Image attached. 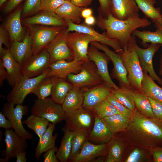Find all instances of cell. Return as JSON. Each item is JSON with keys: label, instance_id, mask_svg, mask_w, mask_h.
Listing matches in <instances>:
<instances>
[{"label": "cell", "instance_id": "6da1fadb", "mask_svg": "<svg viewBox=\"0 0 162 162\" xmlns=\"http://www.w3.org/2000/svg\"><path fill=\"white\" fill-rule=\"evenodd\" d=\"M123 140L127 144L148 150L162 145V121L147 117L136 108L124 131Z\"/></svg>", "mask_w": 162, "mask_h": 162}, {"label": "cell", "instance_id": "7a4b0ae2", "mask_svg": "<svg viewBox=\"0 0 162 162\" xmlns=\"http://www.w3.org/2000/svg\"><path fill=\"white\" fill-rule=\"evenodd\" d=\"M151 22L145 18L140 17L139 13L134 17L126 20H121L115 17L112 13L103 17L100 15L98 24L106 30V34L109 38L118 40L123 49L128 46L133 32L137 28L147 27Z\"/></svg>", "mask_w": 162, "mask_h": 162}, {"label": "cell", "instance_id": "3957f363", "mask_svg": "<svg viewBox=\"0 0 162 162\" xmlns=\"http://www.w3.org/2000/svg\"><path fill=\"white\" fill-rule=\"evenodd\" d=\"M134 35L132 34L128 46L123 49L122 55L123 62L128 72V79L133 91H141L143 73L133 44Z\"/></svg>", "mask_w": 162, "mask_h": 162}, {"label": "cell", "instance_id": "277c9868", "mask_svg": "<svg viewBox=\"0 0 162 162\" xmlns=\"http://www.w3.org/2000/svg\"><path fill=\"white\" fill-rule=\"evenodd\" d=\"M32 41L33 55L46 49L64 29L65 26H28Z\"/></svg>", "mask_w": 162, "mask_h": 162}, {"label": "cell", "instance_id": "5b68a950", "mask_svg": "<svg viewBox=\"0 0 162 162\" xmlns=\"http://www.w3.org/2000/svg\"><path fill=\"white\" fill-rule=\"evenodd\" d=\"M66 80L73 86L81 89L91 88L103 83L95 64L89 60L83 63L78 73L69 74Z\"/></svg>", "mask_w": 162, "mask_h": 162}, {"label": "cell", "instance_id": "8992f818", "mask_svg": "<svg viewBox=\"0 0 162 162\" xmlns=\"http://www.w3.org/2000/svg\"><path fill=\"white\" fill-rule=\"evenodd\" d=\"M31 114L44 118L50 122L56 124L64 120L65 113L61 104L47 97L34 100Z\"/></svg>", "mask_w": 162, "mask_h": 162}, {"label": "cell", "instance_id": "52a82bcc", "mask_svg": "<svg viewBox=\"0 0 162 162\" xmlns=\"http://www.w3.org/2000/svg\"><path fill=\"white\" fill-rule=\"evenodd\" d=\"M98 50H101L108 56L113 65L111 76L118 81L119 88L129 89L133 90L128 79V72L124 65L122 55L113 51L107 45L96 41L90 43Z\"/></svg>", "mask_w": 162, "mask_h": 162}, {"label": "cell", "instance_id": "ba28073f", "mask_svg": "<svg viewBox=\"0 0 162 162\" xmlns=\"http://www.w3.org/2000/svg\"><path fill=\"white\" fill-rule=\"evenodd\" d=\"M49 70V68L41 74L33 77L22 75L7 95L8 102L14 105L22 104L26 96L32 93L38 84L47 76Z\"/></svg>", "mask_w": 162, "mask_h": 162}, {"label": "cell", "instance_id": "9c48e42d", "mask_svg": "<svg viewBox=\"0 0 162 162\" xmlns=\"http://www.w3.org/2000/svg\"><path fill=\"white\" fill-rule=\"evenodd\" d=\"M14 104L8 102L5 103L2 108V113L11 122L13 129L15 133L22 138L26 140L33 137L32 134L24 128L22 118L28 110V107L22 104Z\"/></svg>", "mask_w": 162, "mask_h": 162}, {"label": "cell", "instance_id": "30bf717a", "mask_svg": "<svg viewBox=\"0 0 162 162\" xmlns=\"http://www.w3.org/2000/svg\"><path fill=\"white\" fill-rule=\"evenodd\" d=\"M67 41L74 54V60L77 61L89 60L88 56V45L92 41H96L94 38L88 34L74 31L68 33Z\"/></svg>", "mask_w": 162, "mask_h": 162}, {"label": "cell", "instance_id": "8fae6325", "mask_svg": "<svg viewBox=\"0 0 162 162\" xmlns=\"http://www.w3.org/2000/svg\"><path fill=\"white\" fill-rule=\"evenodd\" d=\"M136 36L133 38V44L138 56L140 64L143 72L148 73L154 80H156L162 87V80L155 72L153 65V58L155 53L162 45L158 44L151 43L146 49L139 47L136 43Z\"/></svg>", "mask_w": 162, "mask_h": 162}, {"label": "cell", "instance_id": "7c38bea8", "mask_svg": "<svg viewBox=\"0 0 162 162\" xmlns=\"http://www.w3.org/2000/svg\"><path fill=\"white\" fill-rule=\"evenodd\" d=\"M91 110L82 106L73 111L65 112L66 126L74 132L84 130L89 133L92 121Z\"/></svg>", "mask_w": 162, "mask_h": 162}, {"label": "cell", "instance_id": "4fadbf2b", "mask_svg": "<svg viewBox=\"0 0 162 162\" xmlns=\"http://www.w3.org/2000/svg\"><path fill=\"white\" fill-rule=\"evenodd\" d=\"M68 32L64 29L46 48L50 56L51 64L59 60L71 61L74 59V54L67 43Z\"/></svg>", "mask_w": 162, "mask_h": 162}, {"label": "cell", "instance_id": "5bb4252c", "mask_svg": "<svg viewBox=\"0 0 162 162\" xmlns=\"http://www.w3.org/2000/svg\"><path fill=\"white\" fill-rule=\"evenodd\" d=\"M51 64L49 55L45 49L33 55L21 65L22 75L29 78L38 76L46 71Z\"/></svg>", "mask_w": 162, "mask_h": 162}, {"label": "cell", "instance_id": "9a60e30c", "mask_svg": "<svg viewBox=\"0 0 162 162\" xmlns=\"http://www.w3.org/2000/svg\"><path fill=\"white\" fill-rule=\"evenodd\" d=\"M64 20L68 26L66 30L68 32L75 31L88 34L94 38L96 41L110 46L116 52L120 54L122 53L123 50L119 42L116 40L109 38L106 33L100 34L95 31L92 27L85 24H76L69 20Z\"/></svg>", "mask_w": 162, "mask_h": 162}, {"label": "cell", "instance_id": "2e32d148", "mask_svg": "<svg viewBox=\"0 0 162 162\" xmlns=\"http://www.w3.org/2000/svg\"><path fill=\"white\" fill-rule=\"evenodd\" d=\"M88 59L95 64L103 83L111 88H118L119 87L112 80L109 72L108 65L110 60L108 56L91 45L88 48Z\"/></svg>", "mask_w": 162, "mask_h": 162}, {"label": "cell", "instance_id": "e0dca14e", "mask_svg": "<svg viewBox=\"0 0 162 162\" xmlns=\"http://www.w3.org/2000/svg\"><path fill=\"white\" fill-rule=\"evenodd\" d=\"M4 141L5 148L3 154L4 159H0V162H8L9 159L16 157L19 153L25 151L28 147L26 140L17 134L12 129L5 130Z\"/></svg>", "mask_w": 162, "mask_h": 162}, {"label": "cell", "instance_id": "ac0fdd59", "mask_svg": "<svg viewBox=\"0 0 162 162\" xmlns=\"http://www.w3.org/2000/svg\"><path fill=\"white\" fill-rule=\"evenodd\" d=\"M86 61L60 60L51 64L46 77H55L66 79L70 74H77L81 70L83 63Z\"/></svg>", "mask_w": 162, "mask_h": 162}, {"label": "cell", "instance_id": "d6986e66", "mask_svg": "<svg viewBox=\"0 0 162 162\" xmlns=\"http://www.w3.org/2000/svg\"><path fill=\"white\" fill-rule=\"evenodd\" d=\"M112 89L103 83L91 88L82 89L84 97L82 106L92 110L98 104L106 99Z\"/></svg>", "mask_w": 162, "mask_h": 162}, {"label": "cell", "instance_id": "ffe728a7", "mask_svg": "<svg viewBox=\"0 0 162 162\" xmlns=\"http://www.w3.org/2000/svg\"><path fill=\"white\" fill-rule=\"evenodd\" d=\"M109 142L108 143L94 144L87 140L80 152L69 160L72 162L90 161L105 154L108 148Z\"/></svg>", "mask_w": 162, "mask_h": 162}, {"label": "cell", "instance_id": "44dd1931", "mask_svg": "<svg viewBox=\"0 0 162 162\" xmlns=\"http://www.w3.org/2000/svg\"><path fill=\"white\" fill-rule=\"evenodd\" d=\"M32 41L29 32L21 41H13L9 50L15 59L22 65L33 55Z\"/></svg>", "mask_w": 162, "mask_h": 162}, {"label": "cell", "instance_id": "7402d4cb", "mask_svg": "<svg viewBox=\"0 0 162 162\" xmlns=\"http://www.w3.org/2000/svg\"><path fill=\"white\" fill-rule=\"evenodd\" d=\"M113 15L121 20L134 17L139 13V9L134 0H111Z\"/></svg>", "mask_w": 162, "mask_h": 162}, {"label": "cell", "instance_id": "603a6c76", "mask_svg": "<svg viewBox=\"0 0 162 162\" xmlns=\"http://www.w3.org/2000/svg\"><path fill=\"white\" fill-rule=\"evenodd\" d=\"M23 23L28 26L40 25L46 26H65L67 23L63 19L55 13L42 11L34 16L23 20Z\"/></svg>", "mask_w": 162, "mask_h": 162}, {"label": "cell", "instance_id": "cb8c5ba5", "mask_svg": "<svg viewBox=\"0 0 162 162\" xmlns=\"http://www.w3.org/2000/svg\"><path fill=\"white\" fill-rule=\"evenodd\" d=\"M1 59L8 73V83L13 88L22 76L21 65L14 58L9 49L6 48L5 52Z\"/></svg>", "mask_w": 162, "mask_h": 162}, {"label": "cell", "instance_id": "d4e9b609", "mask_svg": "<svg viewBox=\"0 0 162 162\" xmlns=\"http://www.w3.org/2000/svg\"><path fill=\"white\" fill-rule=\"evenodd\" d=\"M21 10L17 9L8 17L5 23L4 28L13 42L21 41L25 37L21 21Z\"/></svg>", "mask_w": 162, "mask_h": 162}, {"label": "cell", "instance_id": "484cf974", "mask_svg": "<svg viewBox=\"0 0 162 162\" xmlns=\"http://www.w3.org/2000/svg\"><path fill=\"white\" fill-rule=\"evenodd\" d=\"M114 135L101 119L95 116L93 126L88 138L95 142L108 143Z\"/></svg>", "mask_w": 162, "mask_h": 162}, {"label": "cell", "instance_id": "4316f807", "mask_svg": "<svg viewBox=\"0 0 162 162\" xmlns=\"http://www.w3.org/2000/svg\"><path fill=\"white\" fill-rule=\"evenodd\" d=\"M55 124L50 122L48 128L44 134L39 138L35 149V157L37 161L39 159L42 153L55 147L57 134L53 135Z\"/></svg>", "mask_w": 162, "mask_h": 162}, {"label": "cell", "instance_id": "83f0119b", "mask_svg": "<svg viewBox=\"0 0 162 162\" xmlns=\"http://www.w3.org/2000/svg\"><path fill=\"white\" fill-rule=\"evenodd\" d=\"M82 9V8L75 5L70 1L64 0L55 13L64 20L68 19L74 23L79 24L81 21Z\"/></svg>", "mask_w": 162, "mask_h": 162}, {"label": "cell", "instance_id": "f1b7e54d", "mask_svg": "<svg viewBox=\"0 0 162 162\" xmlns=\"http://www.w3.org/2000/svg\"><path fill=\"white\" fill-rule=\"evenodd\" d=\"M83 100L82 89L73 86L66 95L62 105L65 112H68L82 107Z\"/></svg>", "mask_w": 162, "mask_h": 162}, {"label": "cell", "instance_id": "f546056e", "mask_svg": "<svg viewBox=\"0 0 162 162\" xmlns=\"http://www.w3.org/2000/svg\"><path fill=\"white\" fill-rule=\"evenodd\" d=\"M50 77L52 83L51 98L56 102L62 105L73 86L66 79L55 77Z\"/></svg>", "mask_w": 162, "mask_h": 162}, {"label": "cell", "instance_id": "4dcf8cb0", "mask_svg": "<svg viewBox=\"0 0 162 162\" xmlns=\"http://www.w3.org/2000/svg\"><path fill=\"white\" fill-rule=\"evenodd\" d=\"M143 73V78L140 92L162 104V87L157 85L147 73Z\"/></svg>", "mask_w": 162, "mask_h": 162}, {"label": "cell", "instance_id": "1f68e13d", "mask_svg": "<svg viewBox=\"0 0 162 162\" xmlns=\"http://www.w3.org/2000/svg\"><path fill=\"white\" fill-rule=\"evenodd\" d=\"M63 130L64 135L56 155L59 162H66L69 160L71 153L74 131L66 126Z\"/></svg>", "mask_w": 162, "mask_h": 162}, {"label": "cell", "instance_id": "d6a6232c", "mask_svg": "<svg viewBox=\"0 0 162 162\" xmlns=\"http://www.w3.org/2000/svg\"><path fill=\"white\" fill-rule=\"evenodd\" d=\"M126 144L122 139L114 137L109 142L107 155L105 161H122Z\"/></svg>", "mask_w": 162, "mask_h": 162}, {"label": "cell", "instance_id": "836d02e7", "mask_svg": "<svg viewBox=\"0 0 162 162\" xmlns=\"http://www.w3.org/2000/svg\"><path fill=\"white\" fill-rule=\"evenodd\" d=\"M114 134L123 132L128 128L130 118L121 113L101 119Z\"/></svg>", "mask_w": 162, "mask_h": 162}, {"label": "cell", "instance_id": "e575fe53", "mask_svg": "<svg viewBox=\"0 0 162 162\" xmlns=\"http://www.w3.org/2000/svg\"><path fill=\"white\" fill-rule=\"evenodd\" d=\"M132 94L136 108L147 117L156 118L153 112L148 97L135 91H133Z\"/></svg>", "mask_w": 162, "mask_h": 162}, {"label": "cell", "instance_id": "d590c367", "mask_svg": "<svg viewBox=\"0 0 162 162\" xmlns=\"http://www.w3.org/2000/svg\"><path fill=\"white\" fill-rule=\"evenodd\" d=\"M139 9L143 13L146 17L150 19L154 22L157 20L162 18L160 9L156 8V0H134Z\"/></svg>", "mask_w": 162, "mask_h": 162}, {"label": "cell", "instance_id": "8d00e7d4", "mask_svg": "<svg viewBox=\"0 0 162 162\" xmlns=\"http://www.w3.org/2000/svg\"><path fill=\"white\" fill-rule=\"evenodd\" d=\"M22 123L33 130L39 138L46 131L50 122L44 118L32 114Z\"/></svg>", "mask_w": 162, "mask_h": 162}, {"label": "cell", "instance_id": "74e56055", "mask_svg": "<svg viewBox=\"0 0 162 162\" xmlns=\"http://www.w3.org/2000/svg\"><path fill=\"white\" fill-rule=\"evenodd\" d=\"M132 34L142 40L141 44L144 47L148 46L147 43L158 44L162 45V30L156 29L155 32L140 31L135 30Z\"/></svg>", "mask_w": 162, "mask_h": 162}, {"label": "cell", "instance_id": "f35d334b", "mask_svg": "<svg viewBox=\"0 0 162 162\" xmlns=\"http://www.w3.org/2000/svg\"><path fill=\"white\" fill-rule=\"evenodd\" d=\"M133 90L124 88H112L111 92L118 100L129 110L134 112L136 108L132 95Z\"/></svg>", "mask_w": 162, "mask_h": 162}, {"label": "cell", "instance_id": "ab89813d", "mask_svg": "<svg viewBox=\"0 0 162 162\" xmlns=\"http://www.w3.org/2000/svg\"><path fill=\"white\" fill-rule=\"evenodd\" d=\"M132 148L128 152L125 158V162H142L149 161L151 155L149 150L137 146H131Z\"/></svg>", "mask_w": 162, "mask_h": 162}, {"label": "cell", "instance_id": "60d3db41", "mask_svg": "<svg viewBox=\"0 0 162 162\" xmlns=\"http://www.w3.org/2000/svg\"><path fill=\"white\" fill-rule=\"evenodd\" d=\"M91 110L94 114L95 116L101 119L120 113L117 109L106 99L98 104Z\"/></svg>", "mask_w": 162, "mask_h": 162}, {"label": "cell", "instance_id": "b9f144b4", "mask_svg": "<svg viewBox=\"0 0 162 162\" xmlns=\"http://www.w3.org/2000/svg\"><path fill=\"white\" fill-rule=\"evenodd\" d=\"M52 83L51 77H46L37 85L32 92L39 99L48 97L51 94Z\"/></svg>", "mask_w": 162, "mask_h": 162}, {"label": "cell", "instance_id": "7bdbcfd3", "mask_svg": "<svg viewBox=\"0 0 162 162\" xmlns=\"http://www.w3.org/2000/svg\"><path fill=\"white\" fill-rule=\"evenodd\" d=\"M89 133L88 132L84 130L74 132L72 150L69 160L80 152L84 143L88 138Z\"/></svg>", "mask_w": 162, "mask_h": 162}, {"label": "cell", "instance_id": "ee69618b", "mask_svg": "<svg viewBox=\"0 0 162 162\" xmlns=\"http://www.w3.org/2000/svg\"><path fill=\"white\" fill-rule=\"evenodd\" d=\"M106 99L117 109L120 113L130 118L132 117L134 112L129 110L121 104L111 92L108 96Z\"/></svg>", "mask_w": 162, "mask_h": 162}, {"label": "cell", "instance_id": "f6af8a7d", "mask_svg": "<svg viewBox=\"0 0 162 162\" xmlns=\"http://www.w3.org/2000/svg\"><path fill=\"white\" fill-rule=\"evenodd\" d=\"M41 0H26L22 15L23 16L32 14L40 11Z\"/></svg>", "mask_w": 162, "mask_h": 162}, {"label": "cell", "instance_id": "bcb514c9", "mask_svg": "<svg viewBox=\"0 0 162 162\" xmlns=\"http://www.w3.org/2000/svg\"><path fill=\"white\" fill-rule=\"evenodd\" d=\"M64 1V0H41L40 11L55 13Z\"/></svg>", "mask_w": 162, "mask_h": 162}, {"label": "cell", "instance_id": "7dc6e473", "mask_svg": "<svg viewBox=\"0 0 162 162\" xmlns=\"http://www.w3.org/2000/svg\"><path fill=\"white\" fill-rule=\"evenodd\" d=\"M6 30L2 26L0 27V55L1 58L4 54L6 50L2 47V45H4L6 48L10 49V45L7 37Z\"/></svg>", "mask_w": 162, "mask_h": 162}, {"label": "cell", "instance_id": "c3c4849f", "mask_svg": "<svg viewBox=\"0 0 162 162\" xmlns=\"http://www.w3.org/2000/svg\"><path fill=\"white\" fill-rule=\"evenodd\" d=\"M155 118L162 121V104L148 97Z\"/></svg>", "mask_w": 162, "mask_h": 162}, {"label": "cell", "instance_id": "681fc988", "mask_svg": "<svg viewBox=\"0 0 162 162\" xmlns=\"http://www.w3.org/2000/svg\"><path fill=\"white\" fill-rule=\"evenodd\" d=\"M58 149L56 147L50 149L45 152L43 155L44 162H58L56 152Z\"/></svg>", "mask_w": 162, "mask_h": 162}, {"label": "cell", "instance_id": "f907efd6", "mask_svg": "<svg viewBox=\"0 0 162 162\" xmlns=\"http://www.w3.org/2000/svg\"><path fill=\"white\" fill-rule=\"evenodd\" d=\"M154 162H162V146L154 147L149 150Z\"/></svg>", "mask_w": 162, "mask_h": 162}, {"label": "cell", "instance_id": "816d5d0a", "mask_svg": "<svg viewBox=\"0 0 162 162\" xmlns=\"http://www.w3.org/2000/svg\"><path fill=\"white\" fill-rule=\"evenodd\" d=\"M98 0L100 3V9L105 16L112 13L111 0Z\"/></svg>", "mask_w": 162, "mask_h": 162}, {"label": "cell", "instance_id": "f5cc1de1", "mask_svg": "<svg viewBox=\"0 0 162 162\" xmlns=\"http://www.w3.org/2000/svg\"><path fill=\"white\" fill-rule=\"evenodd\" d=\"M0 127L6 129L13 128L10 121L6 118L2 112H0Z\"/></svg>", "mask_w": 162, "mask_h": 162}, {"label": "cell", "instance_id": "db71d44e", "mask_svg": "<svg viewBox=\"0 0 162 162\" xmlns=\"http://www.w3.org/2000/svg\"><path fill=\"white\" fill-rule=\"evenodd\" d=\"M23 0H10L4 9V12L7 13L13 10Z\"/></svg>", "mask_w": 162, "mask_h": 162}, {"label": "cell", "instance_id": "11a10c76", "mask_svg": "<svg viewBox=\"0 0 162 162\" xmlns=\"http://www.w3.org/2000/svg\"><path fill=\"white\" fill-rule=\"evenodd\" d=\"M8 74L2 59L0 60V86L1 87L3 83V81L7 79Z\"/></svg>", "mask_w": 162, "mask_h": 162}, {"label": "cell", "instance_id": "9f6ffc18", "mask_svg": "<svg viewBox=\"0 0 162 162\" xmlns=\"http://www.w3.org/2000/svg\"><path fill=\"white\" fill-rule=\"evenodd\" d=\"M93 0H70L75 5L81 8L86 7L90 5Z\"/></svg>", "mask_w": 162, "mask_h": 162}, {"label": "cell", "instance_id": "6f0895ef", "mask_svg": "<svg viewBox=\"0 0 162 162\" xmlns=\"http://www.w3.org/2000/svg\"><path fill=\"white\" fill-rule=\"evenodd\" d=\"M26 152L25 151L20 152L16 155V162H26L27 158H26Z\"/></svg>", "mask_w": 162, "mask_h": 162}, {"label": "cell", "instance_id": "680465c9", "mask_svg": "<svg viewBox=\"0 0 162 162\" xmlns=\"http://www.w3.org/2000/svg\"><path fill=\"white\" fill-rule=\"evenodd\" d=\"M92 11L91 9L89 8H86L83 9L81 12V16L82 17L85 19L92 15Z\"/></svg>", "mask_w": 162, "mask_h": 162}, {"label": "cell", "instance_id": "91938a15", "mask_svg": "<svg viewBox=\"0 0 162 162\" xmlns=\"http://www.w3.org/2000/svg\"><path fill=\"white\" fill-rule=\"evenodd\" d=\"M84 22L86 25L91 26L95 24V20L94 17L92 15L85 18Z\"/></svg>", "mask_w": 162, "mask_h": 162}, {"label": "cell", "instance_id": "94428289", "mask_svg": "<svg viewBox=\"0 0 162 162\" xmlns=\"http://www.w3.org/2000/svg\"><path fill=\"white\" fill-rule=\"evenodd\" d=\"M154 23L156 29L162 30V18L156 20Z\"/></svg>", "mask_w": 162, "mask_h": 162}, {"label": "cell", "instance_id": "6125c7cd", "mask_svg": "<svg viewBox=\"0 0 162 162\" xmlns=\"http://www.w3.org/2000/svg\"><path fill=\"white\" fill-rule=\"evenodd\" d=\"M159 74L162 75V53L161 55V57L160 62V66L159 70Z\"/></svg>", "mask_w": 162, "mask_h": 162}, {"label": "cell", "instance_id": "be15d7a7", "mask_svg": "<svg viewBox=\"0 0 162 162\" xmlns=\"http://www.w3.org/2000/svg\"><path fill=\"white\" fill-rule=\"evenodd\" d=\"M103 158L100 157V158H98V159L95 160L94 161L95 162H103Z\"/></svg>", "mask_w": 162, "mask_h": 162}, {"label": "cell", "instance_id": "e7e4bbea", "mask_svg": "<svg viewBox=\"0 0 162 162\" xmlns=\"http://www.w3.org/2000/svg\"><path fill=\"white\" fill-rule=\"evenodd\" d=\"M7 0H0V6H1Z\"/></svg>", "mask_w": 162, "mask_h": 162}, {"label": "cell", "instance_id": "03108f58", "mask_svg": "<svg viewBox=\"0 0 162 162\" xmlns=\"http://www.w3.org/2000/svg\"><path fill=\"white\" fill-rule=\"evenodd\" d=\"M67 0V1H70V0Z\"/></svg>", "mask_w": 162, "mask_h": 162}, {"label": "cell", "instance_id": "003e7915", "mask_svg": "<svg viewBox=\"0 0 162 162\" xmlns=\"http://www.w3.org/2000/svg\"><path fill=\"white\" fill-rule=\"evenodd\" d=\"M161 77H161V79H162V75L161 76Z\"/></svg>", "mask_w": 162, "mask_h": 162}]
</instances>
